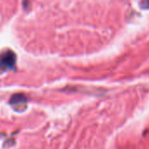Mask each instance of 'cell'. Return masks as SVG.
I'll use <instances>...</instances> for the list:
<instances>
[{"mask_svg": "<svg viewBox=\"0 0 149 149\" xmlns=\"http://www.w3.org/2000/svg\"><path fill=\"white\" fill-rule=\"evenodd\" d=\"M25 102H26L25 98L23 95H21V94L14 95V96L11 98V103L12 104V106H17L18 104H21L22 106L25 107Z\"/></svg>", "mask_w": 149, "mask_h": 149, "instance_id": "cell-2", "label": "cell"}, {"mask_svg": "<svg viewBox=\"0 0 149 149\" xmlns=\"http://www.w3.org/2000/svg\"><path fill=\"white\" fill-rule=\"evenodd\" d=\"M15 63L16 55L13 52L7 50L0 54V72L14 69Z\"/></svg>", "mask_w": 149, "mask_h": 149, "instance_id": "cell-1", "label": "cell"}]
</instances>
